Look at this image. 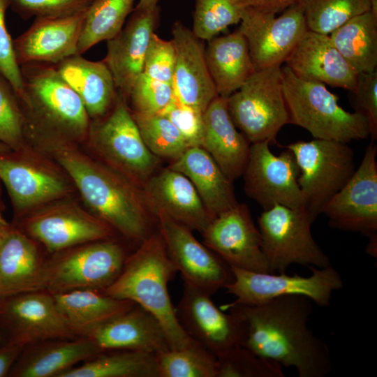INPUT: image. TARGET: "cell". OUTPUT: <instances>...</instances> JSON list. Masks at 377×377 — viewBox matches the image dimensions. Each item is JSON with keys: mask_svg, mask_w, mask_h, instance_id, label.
<instances>
[{"mask_svg": "<svg viewBox=\"0 0 377 377\" xmlns=\"http://www.w3.org/2000/svg\"><path fill=\"white\" fill-rule=\"evenodd\" d=\"M307 30L330 35L353 17L371 10L370 0H298Z\"/></svg>", "mask_w": 377, "mask_h": 377, "instance_id": "obj_38", "label": "cell"}, {"mask_svg": "<svg viewBox=\"0 0 377 377\" xmlns=\"http://www.w3.org/2000/svg\"><path fill=\"white\" fill-rule=\"evenodd\" d=\"M262 250L270 272H286L293 264L323 268L331 265L314 240L304 208L276 205L258 219Z\"/></svg>", "mask_w": 377, "mask_h": 377, "instance_id": "obj_12", "label": "cell"}, {"mask_svg": "<svg viewBox=\"0 0 377 377\" xmlns=\"http://www.w3.org/2000/svg\"><path fill=\"white\" fill-rule=\"evenodd\" d=\"M244 323L242 346L282 367L295 368L300 377H325L332 370L330 352L309 326L312 301L284 295L258 305H233Z\"/></svg>", "mask_w": 377, "mask_h": 377, "instance_id": "obj_2", "label": "cell"}, {"mask_svg": "<svg viewBox=\"0 0 377 377\" xmlns=\"http://www.w3.org/2000/svg\"><path fill=\"white\" fill-rule=\"evenodd\" d=\"M83 145L141 189L161 164L145 144L128 103L120 96L107 114L91 120Z\"/></svg>", "mask_w": 377, "mask_h": 377, "instance_id": "obj_6", "label": "cell"}, {"mask_svg": "<svg viewBox=\"0 0 377 377\" xmlns=\"http://www.w3.org/2000/svg\"><path fill=\"white\" fill-rule=\"evenodd\" d=\"M174 96L172 84L153 80L142 73L131 88L127 103L132 112L156 114L161 112Z\"/></svg>", "mask_w": 377, "mask_h": 377, "instance_id": "obj_43", "label": "cell"}, {"mask_svg": "<svg viewBox=\"0 0 377 377\" xmlns=\"http://www.w3.org/2000/svg\"><path fill=\"white\" fill-rule=\"evenodd\" d=\"M154 214L159 211L200 233L212 220L191 182L168 166L158 169L142 188Z\"/></svg>", "mask_w": 377, "mask_h": 377, "instance_id": "obj_24", "label": "cell"}, {"mask_svg": "<svg viewBox=\"0 0 377 377\" xmlns=\"http://www.w3.org/2000/svg\"><path fill=\"white\" fill-rule=\"evenodd\" d=\"M22 92L17 96L25 133L56 136L84 144L91 124L86 109L55 65L20 66Z\"/></svg>", "mask_w": 377, "mask_h": 377, "instance_id": "obj_4", "label": "cell"}, {"mask_svg": "<svg viewBox=\"0 0 377 377\" xmlns=\"http://www.w3.org/2000/svg\"><path fill=\"white\" fill-rule=\"evenodd\" d=\"M11 227V223H8L3 216L0 209V246L9 231Z\"/></svg>", "mask_w": 377, "mask_h": 377, "instance_id": "obj_51", "label": "cell"}, {"mask_svg": "<svg viewBox=\"0 0 377 377\" xmlns=\"http://www.w3.org/2000/svg\"><path fill=\"white\" fill-rule=\"evenodd\" d=\"M282 366L238 346L217 357L216 377H284Z\"/></svg>", "mask_w": 377, "mask_h": 377, "instance_id": "obj_41", "label": "cell"}, {"mask_svg": "<svg viewBox=\"0 0 377 377\" xmlns=\"http://www.w3.org/2000/svg\"><path fill=\"white\" fill-rule=\"evenodd\" d=\"M175 57L172 40H165L154 32L147 47L142 73L153 80L172 84Z\"/></svg>", "mask_w": 377, "mask_h": 377, "instance_id": "obj_45", "label": "cell"}, {"mask_svg": "<svg viewBox=\"0 0 377 377\" xmlns=\"http://www.w3.org/2000/svg\"><path fill=\"white\" fill-rule=\"evenodd\" d=\"M285 63L300 76L352 93L355 90L359 73L339 53L329 35L307 30Z\"/></svg>", "mask_w": 377, "mask_h": 377, "instance_id": "obj_25", "label": "cell"}, {"mask_svg": "<svg viewBox=\"0 0 377 377\" xmlns=\"http://www.w3.org/2000/svg\"><path fill=\"white\" fill-rule=\"evenodd\" d=\"M154 215L157 230L184 282L212 295L233 281L231 267L199 242L191 229L161 212Z\"/></svg>", "mask_w": 377, "mask_h": 377, "instance_id": "obj_14", "label": "cell"}, {"mask_svg": "<svg viewBox=\"0 0 377 377\" xmlns=\"http://www.w3.org/2000/svg\"><path fill=\"white\" fill-rule=\"evenodd\" d=\"M23 347L22 345L7 341L0 345V377L8 376Z\"/></svg>", "mask_w": 377, "mask_h": 377, "instance_id": "obj_49", "label": "cell"}, {"mask_svg": "<svg viewBox=\"0 0 377 377\" xmlns=\"http://www.w3.org/2000/svg\"><path fill=\"white\" fill-rule=\"evenodd\" d=\"M298 0H238L244 7L276 14L296 3Z\"/></svg>", "mask_w": 377, "mask_h": 377, "instance_id": "obj_50", "label": "cell"}, {"mask_svg": "<svg viewBox=\"0 0 377 377\" xmlns=\"http://www.w3.org/2000/svg\"><path fill=\"white\" fill-rule=\"evenodd\" d=\"M131 113L147 147L160 159L171 162L189 147L177 128L162 114Z\"/></svg>", "mask_w": 377, "mask_h": 377, "instance_id": "obj_39", "label": "cell"}, {"mask_svg": "<svg viewBox=\"0 0 377 377\" xmlns=\"http://www.w3.org/2000/svg\"><path fill=\"white\" fill-rule=\"evenodd\" d=\"M63 80L81 99L91 119L104 117L119 98L112 73L103 60L92 61L74 54L55 64Z\"/></svg>", "mask_w": 377, "mask_h": 377, "instance_id": "obj_30", "label": "cell"}, {"mask_svg": "<svg viewBox=\"0 0 377 377\" xmlns=\"http://www.w3.org/2000/svg\"><path fill=\"white\" fill-rule=\"evenodd\" d=\"M13 223L48 254L119 235L109 224L76 202L73 196L42 205Z\"/></svg>", "mask_w": 377, "mask_h": 377, "instance_id": "obj_11", "label": "cell"}, {"mask_svg": "<svg viewBox=\"0 0 377 377\" xmlns=\"http://www.w3.org/2000/svg\"><path fill=\"white\" fill-rule=\"evenodd\" d=\"M87 10L63 17L35 18L30 27L13 41L19 66L55 65L77 54Z\"/></svg>", "mask_w": 377, "mask_h": 377, "instance_id": "obj_21", "label": "cell"}, {"mask_svg": "<svg viewBox=\"0 0 377 377\" xmlns=\"http://www.w3.org/2000/svg\"><path fill=\"white\" fill-rule=\"evenodd\" d=\"M238 29L244 36L255 71L281 66L307 31L297 1L276 14L245 7Z\"/></svg>", "mask_w": 377, "mask_h": 377, "instance_id": "obj_16", "label": "cell"}, {"mask_svg": "<svg viewBox=\"0 0 377 377\" xmlns=\"http://www.w3.org/2000/svg\"><path fill=\"white\" fill-rule=\"evenodd\" d=\"M210 295L184 282L182 296L175 307L177 320L186 333L216 358L242 345L244 319L235 306L229 313L218 308Z\"/></svg>", "mask_w": 377, "mask_h": 377, "instance_id": "obj_17", "label": "cell"}, {"mask_svg": "<svg viewBox=\"0 0 377 377\" xmlns=\"http://www.w3.org/2000/svg\"><path fill=\"white\" fill-rule=\"evenodd\" d=\"M371 10L374 17L377 19V0H370Z\"/></svg>", "mask_w": 377, "mask_h": 377, "instance_id": "obj_53", "label": "cell"}, {"mask_svg": "<svg viewBox=\"0 0 377 377\" xmlns=\"http://www.w3.org/2000/svg\"><path fill=\"white\" fill-rule=\"evenodd\" d=\"M281 68L255 71L227 98L235 125L251 144L275 142L281 128L288 124Z\"/></svg>", "mask_w": 377, "mask_h": 377, "instance_id": "obj_10", "label": "cell"}, {"mask_svg": "<svg viewBox=\"0 0 377 377\" xmlns=\"http://www.w3.org/2000/svg\"><path fill=\"white\" fill-rule=\"evenodd\" d=\"M82 362L59 377H158L155 353L105 350Z\"/></svg>", "mask_w": 377, "mask_h": 377, "instance_id": "obj_35", "label": "cell"}, {"mask_svg": "<svg viewBox=\"0 0 377 377\" xmlns=\"http://www.w3.org/2000/svg\"><path fill=\"white\" fill-rule=\"evenodd\" d=\"M90 338L50 339L23 347L8 376L59 377L78 362L101 352Z\"/></svg>", "mask_w": 377, "mask_h": 377, "instance_id": "obj_28", "label": "cell"}, {"mask_svg": "<svg viewBox=\"0 0 377 377\" xmlns=\"http://www.w3.org/2000/svg\"><path fill=\"white\" fill-rule=\"evenodd\" d=\"M281 68L288 124L306 129L316 139L348 143L370 137L367 118L341 107L325 84L300 76L286 65Z\"/></svg>", "mask_w": 377, "mask_h": 377, "instance_id": "obj_5", "label": "cell"}, {"mask_svg": "<svg viewBox=\"0 0 377 377\" xmlns=\"http://www.w3.org/2000/svg\"><path fill=\"white\" fill-rule=\"evenodd\" d=\"M27 140L63 169L85 207L124 239L139 245L156 230V216L142 190L82 144L36 133L27 134Z\"/></svg>", "mask_w": 377, "mask_h": 377, "instance_id": "obj_1", "label": "cell"}, {"mask_svg": "<svg viewBox=\"0 0 377 377\" xmlns=\"http://www.w3.org/2000/svg\"><path fill=\"white\" fill-rule=\"evenodd\" d=\"M201 234L202 243L230 267L270 272L259 229L246 204L238 202L214 218Z\"/></svg>", "mask_w": 377, "mask_h": 377, "instance_id": "obj_20", "label": "cell"}, {"mask_svg": "<svg viewBox=\"0 0 377 377\" xmlns=\"http://www.w3.org/2000/svg\"><path fill=\"white\" fill-rule=\"evenodd\" d=\"M268 141L251 144L242 177L246 195L263 210L279 205L290 208L304 207L298 184L300 169L293 154L286 149L273 154Z\"/></svg>", "mask_w": 377, "mask_h": 377, "instance_id": "obj_15", "label": "cell"}, {"mask_svg": "<svg viewBox=\"0 0 377 377\" xmlns=\"http://www.w3.org/2000/svg\"><path fill=\"white\" fill-rule=\"evenodd\" d=\"M284 147L295 158L304 208L313 223L327 202L355 172L353 150L347 142L316 138L290 143Z\"/></svg>", "mask_w": 377, "mask_h": 377, "instance_id": "obj_9", "label": "cell"}, {"mask_svg": "<svg viewBox=\"0 0 377 377\" xmlns=\"http://www.w3.org/2000/svg\"><path fill=\"white\" fill-rule=\"evenodd\" d=\"M117 237L81 244L46 257L44 290L103 291L120 275L129 255Z\"/></svg>", "mask_w": 377, "mask_h": 377, "instance_id": "obj_7", "label": "cell"}, {"mask_svg": "<svg viewBox=\"0 0 377 377\" xmlns=\"http://www.w3.org/2000/svg\"><path fill=\"white\" fill-rule=\"evenodd\" d=\"M238 0H196L192 31L208 41L240 22L244 9Z\"/></svg>", "mask_w": 377, "mask_h": 377, "instance_id": "obj_40", "label": "cell"}, {"mask_svg": "<svg viewBox=\"0 0 377 377\" xmlns=\"http://www.w3.org/2000/svg\"><path fill=\"white\" fill-rule=\"evenodd\" d=\"M135 0H94L88 7L77 44L82 54L96 44L114 37L133 11Z\"/></svg>", "mask_w": 377, "mask_h": 377, "instance_id": "obj_36", "label": "cell"}, {"mask_svg": "<svg viewBox=\"0 0 377 377\" xmlns=\"http://www.w3.org/2000/svg\"><path fill=\"white\" fill-rule=\"evenodd\" d=\"M177 272L156 229L129 255L120 275L102 291L132 301L151 313L161 324L171 350L195 341L179 323L168 293V283Z\"/></svg>", "mask_w": 377, "mask_h": 377, "instance_id": "obj_3", "label": "cell"}, {"mask_svg": "<svg viewBox=\"0 0 377 377\" xmlns=\"http://www.w3.org/2000/svg\"><path fill=\"white\" fill-rule=\"evenodd\" d=\"M0 180L10 197L15 221L42 205L76 193L63 169L29 144L22 149L0 154Z\"/></svg>", "mask_w": 377, "mask_h": 377, "instance_id": "obj_8", "label": "cell"}, {"mask_svg": "<svg viewBox=\"0 0 377 377\" xmlns=\"http://www.w3.org/2000/svg\"><path fill=\"white\" fill-rule=\"evenodd\" d=\"M205 54L218 96L228 98L255 71L246 40L237 29L207 41Z\"/></svg>", "mask_w": 377, "mask_h": 377, "instance_id": "obj_32", "label": "cell"}, {"mask_svg": "<svg viewBox=\"0 0 377 377\" xmlns=\"http://www.w3.org/2000/svg\"><path fill=\"white\" fill-rule=\"evenodd\" d=\"M0 142L12 150H20L28 142L25 121L19 98L10 83L0 73Z\"/></svg>", "mask_w": 377, "mask_h": 377, "instance_id": "obj_42", "label": "cell"}, {"mask_svg": "<svg viewBox=\"0 0 377 377\" xmlns=\"http://www.w3.org/2000/svg\"><path fill=\"white\" fill-rule=\"evenodd\" d=\"M94 0H10V6L24 19L57 17L88 8Z\"/></svg>", "mask_w": 377, "mask_h": 377, "instance_id": "obj_46", "label": "cell"}, {"mask_svg": "<svg viewBox=\"0 0 377 377\" xmlns=\"http://www.w3.org/2000/svg\"><path fill=\"white\" fill-rule=\"evenodd\" d=\"M377 146L367 147L362 160L345 186L324 205L329 225L377 239Z\"/></svg>", "mask_w": 377, "mask_h": 377, "instance_id": "obj_18", "label": "cell"}, {"mask_svg": "<svg viewBox=\"0 0 377 377\" xmlns=\"http://www.w3.org/2000/svg\"><path fill=\"white\" fill-rule=\"evenodd\" d=\"M160 0H140L135 9L149 10L157 8V3Z\"/></svg>", "mask_w": 377, "mask_h": 377, "instance_id": "obj_52", "label": "cell"}, {"mask_svg": "<svg viewBox=\"0 0 377 377\" xmlns=\"http://www.w3.org/2000/svg\"><path fill=\"white\" fill-rule=\"evenodd\" d=\"M155 360L158 377L217 376V358L196 341L156 353Z\"/></svg>", "mask_w": 377, "mask_h": 377, "instance_id": "obj_37", "label": "cell"}, {"mask_svg": "<svg viewBox=\"0 0 377 377\" xmlns=\"http://www.w3.org/2000/svg\"><path fill=\"white\" fill-rule=\"evenodd\" d=\"M12 149L6 144L0 142V154L11 151Z\"/></svg>", "mask_w": 377, "mask_h": 377, "instance_id": "obj_54", "label": "cell"}, {"mask_svg": "<svg viewBox=\"0 0 377 377\" xmlns=\"http://www.w3.org/2000/svg\"><path fill=\"white\" fill-rule=\"evenodd\" d=\"M5 341L6 340L0 332V345L3 344Z\"/></svg>", "mask_w": 377, "mask_h": 377, "instance_id": "obj_55", "label": "cell"}, {"mask_svg": "<svg viewBox=\"0 0 377 377\" xmlns=\"http://www.w3.org/2000/svg\"><path fill=\"white\" fill-rule=\"evenodd\" d=\"M84 337L91 339L102 351L128 350L156 353L170 349L160 322L138 304L100 324Z\"/></svg>", "mask_w": 377, "mask_h": 377, "instance_id": "obj_26", "label": "cell"}, {"mask_svg": "<svg viewBox=\"0 0 377 377\" xmlns=\"http://www.w3.org/2000/svg\"><path fill=\"white\" fill-rule=\"evenodd\" d=\"M158 15V8H134L121 31L107 40V54L103 61L112 73L119 95L126 103L133 85L143 73L146 52Z\"/></svg>", "mask_w": 377, "mask_h": 377, "instance_id": "obj_22", "label": "cell"}, {"mask_svg": "<svg viewBox=\"0 0 377 377\" xmlns=\"http://www.w3.org/2000/svg\"><path fill=\"white\" fill-rule=\"evenodd\" d=\"M168 167L191 182L212 219L238 203L233 182L201 147H188Z\"/></svg>", "mask_w": 377, "mask_h": 377, "instance_id": "obj_31", "label": "cell"}, {"mask_svg": "<svg viewBox=\"0 0 377 377\" xmlns=\"http://www.w3.org/2000/svg\"><path fill=\"white\" fill-rule=\"evenodd\" d=\"M10 0H0V73L10 83L17 96L22 92V79L13 43L6 28L5 15Z\"/></svg>", "mask_w": 377, "mask_h": 377, "instance_id": "obj_47", "label": "cell"}, {"mask_svg": "<svg viewBox=\"0 0 377 377\" xmlns=\"http://www.w3.org/2000/svg\"><path fill=\"white\" fill-rule=\"evenodd\" d=\"M41 246L11 223L0 246V299L44 290L46 257Z\"/></svg>", "mask_w": 377, "mask_h": 377, "instance_id": "obj_27", "label": "cell"}, {"mask_svg": "<svg viewBox=\"0 0 377 377\" xmlns=\"http://www.w3.org/2000/svg\"><path fill=\"white\" fill-rule=\"evenodd\" d=\"M203 121L201 147L234 182L242 176L251 143L235 125L228 109L227 98L217 96L213 99L203 113Z\"/></svg>", "mask_w": 377, "mask_h": 377, "instance_id": "obj_29", "label": "cell"}, {"mask_svg": "<svg viewBox=\"0 0 377 377\" xmlns=\"http://www.w3.org/2000/svg\"><path fill=\"white\" fill-rule=\"evenodd\" d=\"M355 111L367 119L372 141L377 138V71L359 73L355 90L353 92Z\"/></svg>", "mask_w": 377, "mask_h": 377, "instance_id": "obj_48", "label": "cell"}, {"mask_svg": "<svg viewBox=\"0 0 377 377\" xmlns=\"http://www.w3.org/2000/svg\"><path fill=\"white\" fill-rule=\"evenodd\" d=\"M311 274L292 276L286 272H256L231 267L233 281L225 289L235 300L225 306L258 305L274 298L290 295H302L321 307L330 304L332 295L343 286L340 274L331 265L323 268L309 267Z\"/></svg>", "mask_w": 377, "mask_h": 377, "instance_id": "obj_13", "label": "cell"}, {"mask_svg": "<svg viewBox=\"0 0 377 377\" xmlns=\"http://www.w3.org/2000/svg\"><path fill=\"white\" fill-rule=\"evenodd\" d=\"M0 332L5 340L23 346L56 338H76L51 293L31 291L0 299Z\"/></svg>", "mask_w": 377, "mask_h": 377, "instance_id": "obj_19", "label": "cell"}, {"mask_svg": "<svg viewBox=\"0 0 377 377\" xmlns=\"http://www.w3.org/2000/svg\"><path fill=\"white\" fill-rule=\"evenodd\" d=\"M176 52L173 87L182 103L204 112L217 96L208 70L202 40L180 22L172 27Z\"/></svg>", "mask_w": 377, "mask_h": 377, "instance_id": "obj_23", "label": "cell"}, {"mask_svg": "<svg viewBox=\"0 0 377 377\" xmlns=\"http://www.w3.org/2000/svg\"><path fill=\"white\" fill-rule=\"evenodd\" d=\"M52 294L63 319L76 337H84L100 324L136 304L92 289Z\"/></svg>", "mask_w": 377, "mask_h": 377, "instance_id": "obj_33", "label": "cell"}, {"mask_svg": "<svg viewBox=\"0 0 377 377\" xmlns=\"http://www.w3.org/2000/svg\"><path fill=\"white\" fill-rule=\"evenodd\" d=\"M159 113L173 124L189 147H201L204 133V112L181 102L175 94L170 103Z\"/></svg>", "mask_w": 377, "mask_h": 377, "instance_id": "obj_44", "label": "cell"}, {"mask_svg": "<svg viewBox=\"0 0 377 377\" xmlns=\"http://www.w3.org/2000/svg\"><path fill=\"white\" fill-rule=\"evenodd\" d=\"M329 36L358 73L377 70V19L371 11L353 17Z\"/></svg>", "mask_w": 377, "mask_h": 377, "instance_id": "obj_34", "label": "cell"}]
</instances>
